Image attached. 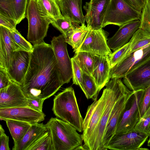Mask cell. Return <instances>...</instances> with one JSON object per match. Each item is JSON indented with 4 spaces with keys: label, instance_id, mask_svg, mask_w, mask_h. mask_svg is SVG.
Listing matches in <instances>:
<instances>
[{
    "label": "cell",
    "instance_id": "6da1fadb",
    "mask_svg": "<svg viewBox=\"0 0 150 150\" xmlns=\"http://www.w3.org/2000/svg\"><path fill=\"white\" fill-rule=\"evenodd\" d=\"M28 68L21 86L28 98L47 99L64 85L51 45H33Z\"/></svg>",
    "mask_w": 150,
    "mask_h": 150
},
{
    "label": "cell",
    "instance_id": "7a4b0ae2",
    "mask_svg": "<svg viewBox=\"0 0 150 150\" xmlns=\"http://www.w3.org/2000/svg\"><path fill=\"white\" fill-rule=\"evenodd\" d=\"M114 78L109 82L110 85V94L99 121L86 145L85 150H103L102 141L108 120L118 100L130 91L121 79Z\"/></svg>",
    "mask_w": 150,
    "mask_h": 150
},
{
    "label": "cell",
    "instance_id": "3957f363",
    "mask_svg": "<svg viewBox=\"0 0 150 150\" xmlns=\"http://www.w3.org/2000/svg\"><path fill=\"white\" fill-rule=\"evenodd\" d=\"M52 110L57 118L70 124L79 132H83V119L72 87L66 88L55 96Z\"/></svg>",
    "mask_w": 150,
    "mask_h": 150
},
{
    "label": "cell",
    "instance_id": "277c9868",
    "mask_svg": "<svg viewBox=\"0 0 150 150\" xmlns=\"http://www.w3.org/2000/svg\"><path fill=\"white\" fill-rule=\"evenodd\" d=\"M54 150H74L82 145L81 134L71 125L58 118H51L46 124Z\"/></svg>",
    "mask_w": 150,
    "mask_h": 150
},
{
    "label": "cell",
    "instance_id": "5b68a950",
    "mask_svg": "<svg viewBox=\"0 0 150 150\" xmlns=\"http://www.w3.org/2000/svg\"><path fill=\"white\" fill-rule=\"evenodd\" d=\"M25 17L28 22V41L33 45L44 42L52 21L40 12L36 0H28Z\"/></svg>",
    "mask_w": 150,
    "mask_h": 150
},
{
    "label": "cell",
    "instance_id": "8992f818",
    "mask_svg": "<svg viewBox=\"0 0 150 150\" xmlns=\"http://www.w3.org/2000/svg\"><path fill=\"white\" fill-rule=\"evenodd\" d=\"M141 12L135 9L123 0H110L102 27L114 25L119 27L133 21L140 20Z\"/></svg>",
    "mask_w": 150,
    "mask_h": 150
},
{
    "label": "cell",
    "instance_id": "52a82bcc",
    "mask_svg": "<svg viewBox=\"0 0 150 150\" xmlns=\"http://www.w3.org/2000/svg\"><path fill=\"white\" fill-rule=\"evenodd\" d=\"M100 98L89 106L83 119L82 137L83 146L88 142L96 127L104 110L110 92L109 82L105 85Z\"/></svg>",
    "mask_w": 150,
    "mask_h": 150
},
{
    "label": "cell",
    "instance_id": "ba28073f",
    "mask_svg": "<svg viewBox=\"0 0 150 150\" xmlns=\"http://www.w3.org/2000/svg\"><path fill=\"white\" fill-rule=\"evenodd\" d=\"M144 93L145 89L133 91L126 104L115 134L124 133L134 128L141 117L140 108Z\"/></svg>",
    "mask_w": 150,
    "mask_h": 150
},
{
    "label": "cell",
    "instance_id": "9c48e42d",
    "mask_svg": "<svg viewBox=\"0 0 150 150\" xmlns=\"http://www.w3.org/2000/svg\"><path fill=\"white\" fill-rule=\"evenodd\" d=\"M149 136L134 128L126 132L115 134L109 141L107 148L112 150H139Z\"/></svg>",
    "mask_w": 150,
    "mask_h": 150
},
{
    "label": "cell",
    "instance_id": "30bf717a",
    "mask_svg": "<svg viewBox=\"0 0 150 150\" xmlns=\"http://www.w3.org/2000/svg\"><path fill=\"white\" fill-rule=\"evenodd\" d=\"M59 67L61 79L63 84L69 83L72 76L71 58L67 50V43L62 34L54 37L51 41Z\"/></svg>",
    "mask_w": 150,
    "mask_h": 150
},
{
    "label": "cell",
    "instance_id": "8fae6325",
    "mask_svg": "<svg viewBox=\"0 0 150 150\" xmlns=\"http://www.w3.org/2000/svg\"><path fill=\"white\" fill-rule=\"evenodd\" d=\"M109 35L103 28L89 29L83 42L75 52L84 51L97 56H108L112 52L107 44Z\"/></svg>",
    "mask_w": 150,
    "mask_h": 150
},
{
    "label": "cell",
    "instance_id": "7c38bea8",
    "mask_svg": "<svg viewBox=\"0 0 150 150\" xmlns=\"http://www.w3.org/2000/svg\"><path fill=\"white\" fill-rule=\"evenodd\" d=\"M150 59V44L130 54L110 69V79L123 78L131 71Z\"/></svg>",
    "mask_w": 150,
    "mask_h": 150
},
{
    "label": "cell",
    "instance_id": "4fadbf2b",
    "mask_svg": "<svg viewBox=\"0 0 150 150\" xmlns=\"http://www.w3.org/2000/svg\"><path fill=\"white\" fill-rule=\"evenodd\" d=\"M110 0H90L83 8L86 12L85 21L89 30L102 28L103 23Z\"/></svg>",
    "mask_w": 150,
    "mask_h": 150
},
{
    "label": "cell",
    "instance_id": "5bb4252c",
    "mask_svg": "<svg viewBox=\"0 0 150 150\" xmlns=\"http://www.w3.org/2000/svg\"><path fill=\"white\" fill-rule=\"evenodd\" d=\"M45 117L43 112L28 106L0 108V119L4 121L13 120L33 124L43 121Z\"/></svg>",
    "mask_w": 150,
    "mask_h": 150
},
{
    "label": "cell",
    "instance_id": "9a60e30c",
    "mask_svg": "<svg viewBox=\"0 0 150 150\" xmlns=\"http://www.w3.org/2000/svg\"><path fill=\"white\" fill-rule=\"evenodd\" d=\"M123 82L130 91L144 89L150 85V59L128 73Z\"/></svg>",
    "mask_w": 150,
    "mask_h": 150
},
{
    "label": "cell",
    "instance_id": "2e32d148",
    "mask_svg": "<svg viewBox=\"0 0 150 150\" xmlns=\"http://www.w3.org/2000/svg\"><path fill=\"white\" fill-rule=\"evenodd\" d=\"M30 53L23 51H14L6 72L11 80L21 86L28 70Z\"/></svg>",
    "mask_w": 150,
    "mask_h": 150
},
{
    "label": "cell",
    "instance_id": "e0dca14e",
    "mask_svg": "<svg viewBox=\"0 0 150 150\" xmlns=\"http://www.w3.org/2000/svg\"><path fill=\"white\" fill-rule=\"evenodd\" d=\"M27 99L21 86L13 81L0 89V108L27 106Z\"/></svg>",
    "mask_w": 150,
    "mask_h": 150
},
{
    "label": "cell",
    "instance_id": "ac0fdd59",
    "mask_svg": "<svg viewBox=\"0 0 150 150\" xmlns=\"http://www.w3.org/2000/svg\"><path fill=\"white\" fill-rule=\"evenodd\" d=\"M130 91L122 97L116 103L107 125L103 137L102 145L103 150L108 149V145L111 139L115 134L118 122L126 104L133 92Z\"/></svg>",
    "mask_w": 150,
    "mask_h": 150
},
{
    "label": "cell",
    "instance_id": "d6986e66",
    "mask_svg": "<svg viewBox=\"0 0 150 150\" xmlns=\"http://www.w3.org/2000/svg\"><path fill=\"white\" fill-rule=\"evenodd\" d=\"M140 21L136 20L126 23L119 27L115 34L107 40L109 48L113 51L128 43L135 32L139 28Z\"/></svg>",
    "mask_w": 150,
    "mask_h": 150
},
{
    "label": "cell",
    "instance_id": "ffe728a7",
    "mask_svg": "<svg viewBox=\"0 0 150 150\" xmlns=\"http://www.w3.org/2000/svg\"><path fill=\"white\" fill-rule=\"evenodd\" d=\"M28 0H0V14L18 24L25 17Z\"/></svg>",
    "mask_w": 150,
    "mask_h": 150
},
{
    "label": "cell",
    "instance_id": "44dd1931",
    "mask_svg": "<svg viewBox=\"0 0 150 150\" xmlns=\"http://www.w3.org/2000/svg\"><path fill=\"white\" fill-rule=\"evenodd\" d=\"M62 14L77 24H84L82 8V0H57Z\"/></svg>",
    "mask_w": 150,
    "mask_h": 150
},
{
    "label": "cell",
    "instance_id": "7402d4cb",
    "mask_svg": "<svg viewBox=\"0 0 150 150\" xmlns=\"http://www.w3.org/2000/svg\"><path fill=\"white\" fill-rule=\"evenodd\" d=\"M110 69L108 56L95 55L94 65L91 76L94 79L99 92L110 79Z\"/></svg>",
    "mask_w": 150,
    "mask_h": 150
},
{
    "label": "cell",
    "instance_id": "603a6c76",
    "mask_svg": "<svg viewBox=\"0 0 150 150\" xmlns=\"http://www.w3.org/2000/svg\"><path fill=\"white\" fill-rule=\"evenodd\" d=\"M10 30L0 25V68L7 71L14 52L10 37Z\"/></svg>",
    "mask_w": 150,
    "mask_h": 150
},
{
    "label": "cell",
    "instance_id": "cb8c5ba5",
    "mask_svg": "<svg viewBox=\"0 0 150 150\" xmlns=\"http://www.w3.org/2000/svg\"><path fill=\"white\" fill-rule=\"evenodd\" d=\"M48 130L43 123L32 124L23 139L14 144L13 150H27L28 148Z\"/></svg>",
    "mask_w": 150,
    "mask_h": 150
},
{
    "label": "cell",
    "instance_id": "d4e9b609",
    "mask_svg": "<svg viewBox=\"0 0 150 150\" xmlns=\"http://www.w3.org/2000/svg\"><path fill=\"white\" fill-rule=\"evenodd\" d=\"M5 121L14 144L23 139L32 125L27 122L13 120H7Z\"/></svg>",
    "mask_w": 150,
    "mask_h": 150
},
{
    "label": "cell",
    "instance_id": "484cf974",
    "mask_svg": "<svg viewBox=\"0 0 150 150\" xmlns=\"http://www.w3.org/2000/svg\"><path fill=\"white\" fill-rule=\"evenodd\" d=\"M36 0L40 12L51 21L62 16L57 0Z\"/></svg>",
    "mask_w": 150,
    "mask_h": 150
},
{
    "label": "cell",
    "instance_id": "4316f807",
    "mask_svg": "<svg viewBox=\"0 0 150 150\" xmlns=\"http://www.w3.org/2000/svg\"><path fill=\"white\" fill-rule=\"evenodd\" d=\"M83 72L91 76L95 63V55L89 52L80 51L75 53L72 57Z\"/></svg>",
    "mask_w": 150,
    "mask_h": 150
},
{
    "label": "cell",
    "instance_id": "83f0119b",
    "mask_svg": "<svg viewBox=\"0 0 150 150\" xmlns=\"http://www.w3.org/2000/svg\"><path fill=\"white\" fill-rule=\"evenodd\" d=\"M89 29L85 24L77 25L68 36L65 38L67 43L71 45L76 52L84 40Z\"/></svg>",
    "mask_w": 150,
    "mask_h": 150
},
{
    "label": "cell",
    "instance_id": "f1b7e54d",
    "mask_svg": "<svg viewBox=\"0 0 150 150\" xmlns=\"http://www.w3.org/2000/svg\"><path fill=\"white\" fill-rule=\"evenodd\" d=\"M129 54L150 44V33L139 28L129 41Z\"/></svg>",
    "mask_w": 150,
    "mask_h": 150
},
{
    "label": "cell",
    "instance_id": "f546056e",
    "mask_svg": "<svg viewBox=\"0 0 150 150\" xmlns=\"http://www.w3.org/2000/svg\"><path fill=\"white\" fill-rule=\"evenodd\" d=\"M80 88L87 99H92L94 101L97 100L99 91L94 79L91 75L83 73V79Z\"/></svg>",
    "mask_w": 150,
    "mask_h": 150
},
{
    "label": "cell",
    "instance_id": "4dcf8cb0",
    "mask_svg": "<svg viewBox=\"0 0 150 150\" xmlns=\"http://www.w3.org/2000/svg\"><path fill=\"white\" fill-rule=\"evenodd\" d=\"M10 37L14 52L23 51L31 53L33 51V46L16 29L10 30Z\"/></svg>",
    "mask_w": 150,
    "mask_h": 150
},
{
    "label": "cell",
    "instance_id": "1f68e13d",
    "mask_svg": "<svg viewBox=\"0 0 150 150\" xmlns=\"http://www.w3.org/2000/svg\"><path fill=\"white\" fill-rule=\"evenodd\" d=\"M51 24L59 30L65 38L77 25H79L74 23L70 19L63 16L52 20Z\"/></svg>",
    "mask_w": 150,
    "mask_h": 150
},
{
    "label": "cell",
    "instance_id": "d6a6232c",
    "mask_svg": "<svg viewBox=\"0 0 150 150\" xmlns=\"http://www.w3.org/2000/svg\"><path fill=\"white\" fill-rule=\"evenodd\" d=\"M129 50L130 44L129 42L125 45L113 51L108 56L111 69L129 54Z\"/></svg>",
    "mask_w": 150,
    "mask_h": 150
},
{
    "label": "cell",
    "instance_id": "836d02e7",
    "mask_svg": "<svg viewBox=\"0 0 150 150\" xmlns=\"http://www.w3.org/2000/svg\"><path fill=\"white\" fill-rule=\"evenodd\" d=\"M27 150H54L49 130L38 138L29 147Z\"/></svg>",
    "mask_w": 150,
    "mask_h": 150
},
{
    "label": "cell",
    "instance_id": "e575fe53",
    "mask_svg": "<svg viewBox=\"0 0 150 150\" xmlns=\"http://www.w3.org/2000/svg\"><path fill=\"white\" fill-rule=\"evenodd\" d=\"M139 28L150 33V0H146L145 5L141 12Z\"/></svg>",
    "mask_w": 150,
    "mask_h": 150
},
{
    "label": "cell",
    "instance_id": "d590c367",
    "mask_svg": "<svg viewBox=\"0 0 150 150\" xmlns=\"http://www.w3.org/2000/svg\"><path fill=\"white\" fill-rule=\"evenodd\" d=\"M134 129L149 135L150 134V114L145 112L140 117Z\"/></svg>",
    "mask_w": 150,
    "mask_h": 150
},
{
    "label": "cell",
    "instance_id": "8d00e7d4",
    "mask_svg": "<svg viewBox=\"0 0 150 150\" xmlns=\"http://www.w3.org/2000/svg\"><path fill=\"white\" fill-rule=\"evenodd\" d=\"M72 69V79L73 84L80 87L82 82L83 71L76 62L72 57L71 58Z\"/></svg>",
    "mask_w": 150,
    "mask_h": 150
},
{
    "label": "cell",
    "instance_id": "74e56055",
    "mask_svg": "<svg viewBox=\"0 0 150 150\" xmlns=\"http://www.w3.org/2000/svg\"><path fill=\"white\" fill-rule=\"evenodd\" d=\"M150 106V85L145 89V93L140 108V117L142 116Z\"/></svg>",
    "mask_w": 150,
    "mask_h": 150
},
{
    "label": "cell",
    "instance_id": "f35d334b",
    "mask_svg": "<svg viewBox=\"0 0 150 150\" xmlns=\"http://www.w3.org/2000/svg\"><path fill=\"white\" fill-rule=\"evenodd\" d=\"M45 99L40 98H28L27 106L37 111L43 112L42 108Z\"/></svg>",
    "mask_w": 150,
    "mask_h": 150
},
{
    "label": "cell",
    "instance_id": "ab89813d",
    "mask_svg": "<svg viewBox=\"0 0 150 150\" xmlns=\"http://www.w3.org/2000/svg\"><path fill=\"white\" fill-rule=\"evenodd\" d=\"M16 23L14 20L0 14V25L3 26L10 30L16 29Z\"/></svg>",
    "mask_w": 150,
    "mask_h": 150
},
{
    "label": "cell",
    "instance_id": "60d3db41",
    "mask_svg": "<svg viewBox=\"0 0 150 150\" xmlns=\"http://www.w3.org/2000/svg\"><path fill=\"white\" fill-rule=\"evenodd\" d=\"M0 150H10L9 146V138L5 133L1 125H0Z\"/></svg>",
    "mask_w": 150,
    "mask_h": 150
},
{
    "label": "cell",
    "instance_id": "b9f144b4",
    "mask_svg": "<svg viewBox=\"0 0 150 150\" xmlns=\"http://www.w3.org/2000/svg\"><path fill=\"white\" fill-rule=\"evenodd\" d=\"M12 82L6 71L0 68V89L7 87Z\"/></svg>",
    "mask_w": 150,
    "mask_h": 150
},
{
    "label": "cell",
    "instance_id": "7bdbcfd3",
    "mask_svg": "<svg viewBox=\"0 0 150 150\" xmlns=\"http://www.w3.org/2000/svg\"><path fill=\"white\" fill-rule=\"evenodd\" d=\"M135 9L141 12L144 8L146 0H123Z\"/></svg>",
    "mask_w": 150,
    "mask_h": 150
},
{
    "label": "cell",
    "instance_id": "ee69618b",
    "mask_svg": "<svg viewBox=\"0 0 150 150\" xmlns=\"http://www.w3.org/2000/svg\"><path fill=\"white\" fill-rule=\"evenodd\" d=\"M149 140H148V142H147V146H149L150 147V134L149 135Z\"/></svg>",
    "mask_w": 150,
    "mask_h": 150
},
{
    "label": "cell",
    "instance_id": "f6af8a7d",
    "mask_svg": "<svg viewBox=\"0 0 150 150\" xmlns=\"http://www.w3.org/2000/svg\"><path fill=\"white\" fill-rule=\"evenodd\" d=\"M146 112L150 114V106Z\"/></svg>",
    "mask_w": 150,
    "mask_h": 150
}]
</instances>
